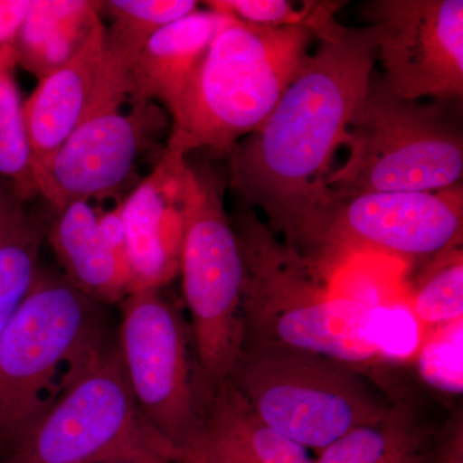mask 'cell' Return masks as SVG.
Returning a JSON list of instances; mask_svg holds the SVG:
<instances>
[{
    "instance_id": "cell-1",
    "label": "cell",
    "mask_w": 463,
    "mask_h": 463,
    "mask_svg": "<svg viewBox=\"0 0 463 463\" xmlns=\"http://www.w3.org/2000/svg\"><path fill=\"white\" fill-rule=\"evenodd\" d=\"M315 33L318 50L304 58L257 132L228 154L232 190L263 210L268 227L307 260L331 205L325 183L332 158L367 93L377 56L373 25L346 27L328 16Z\"/></svg>"
},
{
    "instance_id": "cell-2",
    "label": "cell",
    "mask_w": 463,
    "mask_h": 463,
    "mask_svg": "<svg viewBox=\"0 0 463 463\" xmlns=\"http://www.w3.org/2000/svg\"><path fill=\"white\" fill-rule=\"evenodd\" d=\"M233 228L243 263V346L310 353L365 374L383 365L373 306L334 294L327 279L254 213H239Z\"/></svg>"
},
{
    "instance_id": "cell-3",
    "label": "cell",
    "mask_w": 463,
    "mask_h": 463,
    "mask_svg": "<svg viewBox=\"0 0 463 463\" xmlns=\"http://www.w3.org/2000/svg\"><path fill=\"white\" fill-rule=\"evenodd\" d=\"M313 32L228 16L173 109L166 149L228 155L257 132L297 76Z\"/></svg>"
},
{
    "instance_id": "cell-4",
    "label": "cell",
    "mask_w": 463,
    "mask_h": 463,
    "mask_svg": "<svg viewBox=\"0 0 463 463\" xmlns=\"http://www.w3.org/2000/svg\"><path fill=\"white\" fill-rule=\"evenodd\" d=\"M99 306L65 277L39 270L29 295L0 332V458L108 337Z\"/></svg>"
},
{
    "instance_id": "cell-5",
    "label": "cell",
    "mask_w": 463,
    "mask_h": 463,
    "mask_svg": "<svg viewBox=\"0 0 463 463\" xmlns=\"http://www.w3.org/2000/svg\"><path fill=\"white\" fill-rule=\"evenodd\" d=\"M345 165L331 172V203L383 192H438L461 183V133L441 109L402 99L385 79L371 76L346 128Z\"/></svg>"
},
{
    "instance_id": "cell-6",
    "label": "cell",
    "mask_w": 463,
    "mask_h": 463,
    "mask_svg": "<svg viewBox=\"0 0 463 463\" xmlns=\"http://www.w3.org/2000/svg\"><path fill=\"white\" fill-rule=\"evenodd\" d=\"M228 380L270 429L317 452L392 408L368 374L298 350L243 346Z\"/></svg>"
},
{
    "instance_id": "cell-7",
    "label": "cell",
    "mask_w": 463,
    "mask_h": 463,
    "mask_svg": "<svg viewBox=\"0 0 463 463\" xmlns=\"http://www.w3.org/2000/svg\"><path fill=\"white\" fill-rule=\"evenodd\" d=\"M173 449L137 403L118 343L106 337L0 463H170Z\"/></svg>"
},
{
    "instance_id": "cell-8",
    "label": "cell",
    "mask_w": 463,
    "mask_h": 463,
    "mask_svg": "<svg viewBox=\"0 0 463 463\" xmlns=\"http://www.w3.org/2000/svg\"><path fill=\"white\" fill-rule=\"evenodd\" d=\"M183 294L192 317L197 371L228 379L243 346L242 255L214 174L185 164L182 188Z\"/></svg>"
},
{
    "instance_id": "cell-9",
    "label": "cell",
    "mask_w": 463,
    "mask_h": 463,
    "mask_svg": "<svg viewBox=\"0 0 463 463\" xmlns=\"http://www.w3.org/2000/svg\"><path fill=\"white\" fill-rule=\"evenodd\" d=\"M462 227L461 183L438 192L359 194L332 203L323 213L316 265L328 279L355 250L435 258L461 245Z\"/></svg>"
},
{
    "instance_id": "cell-10",
    "label": "cell",
    "mask_w": 463,
    "mask_h": 463,
    "mask_svg": "<svg viewBox=\"0 0 463 463\" xmlns=\"http://www.w3.org/2000/svg\"><path fill=\"white\" fill-rule=\"evenodd\" d=\"M118 343L134 398L156 430L179 446L194 420V371L187 332L160 289L130 292L121 301Z\"/></svg>"
},
{
    "instance_id": "cell-11",
    "label": "cell",
    "mask_w": 463,
    "mask_h": 463,
    "mask_svg": "<svg viewBox=\"0 0 463 463\" xmlns=\"http://www.w3.org/2000/svg\"><path fill=\"white\" fill-rule=\"evenodd\" d=\"M365 14L390 90L411 100L462 96V0H377Z\"/></svg>"
},
{
    "instance_id": "cell-12",
    "label": "cell",
    "mask_w": 463,
    "mask_h": 463,
    "mask_svg": "<svg viewBox=\"0 0 463 463\" xmlns=\"http://www.w3.org/2000/svg\"><path fill=\"white\" fill-rule=\"evenodd\" d=\"M129 112L85 118L44 165L33 172L36 192L56 210L74 201L114 196L137 161L160 138L169 118L157 103H132Z\"/></svg>"
},
{
    "instance_id": "cell-13",
    "label": "cell",
    "mask_w": 463,
    "mask_h": 463,
    "mask_svg": "<svg viewBox=\"0 0 463 463\" xmlns=\"http://www.w3.org/2000/svg\"><path fill=\"white\" fill-rule=\"evenodd\" d=\"M170 463H315L306 448L270 429L230 380L194 371V420Z\"/></svg>"
},
{
    "instance_id": "cell-14",
    "label": "cell",
    "mask_w": 463,
    "mask_h": 463,
    "mask_svg": "<svg viewBox=\"0 0 463 463\" xmlns=\"http://www.w3.org/2000/svg\"><path fill=\"white\" fill-rule=\"evenodd\" d=\"M188 156L165 149L120 206L130 292L161 289L179 273L183 172Z\"/></svg>"
},
{
    "instance_id": "cell-15",
    "label": "cell",
    "mask_w": 463,
    "mask_h": 463,
    "mask_svg": "<svg viewBox=\"0 0 463 463\" xmlns=\"http://www.w3.org/2000/svg\"><path fill=\"white\" fill-rule=\"evenodd\" d=\"M102 21L74 56L39 80L24 103V118L33 172L44 165L84 120L102 60Z\"/></svg>"
},
{
    "instance_id": "cell-16",
    "label": "cell",
    "mask_w": 463,
    "mask_h": 463,
    "mask_svg": "<svg viewBox=\"0 0 463 463\" xmlns=\"http://www.w3.org/2000/svg\"><path fill=\"white\" fill-rule=\"evenodd\" d=\"M227 20L228 14L214 9H197L157 30L130 71L128 99L132 103L158 102L172 114Z\"/></svg>"
},
{
    "instance_id": "cell-17",
    "label": "cell",
    "mask_w": 463,
    "mask_h": 463,
    "mask_svg": "<svg viewBox=\"0 0 463 463\" xmlns=\"http://www.w3.org/2000/svg\"><path fill=\"white\" fill-rule=\"evenodd\" d=\"M47 240L63 268V277L99 304L121 303L130 294L123 255L106 240L99 214L90 201H74L54 212Z\"/></svg>"
},
{
    "instance_id": "cell-18",
    "label": "cell",
    "mask_w": 463,
    "mask_h": 463,
    "mask_svg": "<svg viewBox=\"0 0 463 463\" xmlns=\"http://www.w3.org/2000/svg\"><path fill=\"white\" fill-rule=\"evenodd\" d=\"M100 2L32 0L16 42L17 65L39 80L65 65L100 23Z\"/></svg>"
},
{
    "instance_id": "cell-19",
    "label": "cell",
    "mask_w": 463,
    "mask_h": 463,
    "mask_svg": "<svg viewBox=\"0 0 463 463\" xmlns=\"http://www.w3.org/2000/svg\"><path fill=\"white\" fill-rule=\"evenodd\" d=\"M11 182L0 178V332L24 303L38 277L48 224L26 205Z\"/></svg>"
},
{
    "instance_id": "cell-20",
    "label": "cell",
    "mask_w": 463,
    "mask_h": 463,
    "mask_svg": "<svg viewBox=\"0 0 463 463\" xmlns=\"http://www.w3.org/2000/svg\"><path fill=\"white\" fill-rule=\"evenodd\" d=\"M194 0H109L99 9L109 18L103 36L100 76L129 93V76L146 43L161 27L197 11Z\"/></svg>"
},
{
    "instance_id": "cell-21",
    "label": "cell",
    "mask_w": 463,
    "mask_h": 463,
    "mask_svg": "<svg viewBox=\"0 0 463 463\" xmlns=\"http://www.w3.org/2000/svg\"><path fill=\"white\" fill-rule=\"evenodd\" d=\"M429 438L412 402L397 395L385 419L347 432L318 452L315 463H422Z\"/></svg>"
},
{
    "instance_id": "cell-22",
    "label": "cell",
    "mask_w": 463,
    "mask_h": 463,
    "mask_svg": "<svg viewBox=\"0 0 463 463\" xmlns=\"http://www.w3.org/2000/svg\"><path fill=\"white\" fill-rule=\"evenodd\" d=\"M16 51L0 53V178L11 182L27 201L38 194L27 139L24 102L14 80Z\"/></svg>"
},
{
    "instance_id": "cell-23",
    "label": "cell",
    "mask_w": 463,
    "mask_h": 463,
    "mask_svg": "<svg viewBox=\"0 0 463 463\" xmlns=\"http://www.w3.org/2000/svg\"><path fill=\"white\" fill-rule=\"evenodd\" d=\"M411 307L426 332L463 319L461 245L434 258L411 298Z\"/></svg>"
},
{
    "instance_id": "cell-24",
    "label": "cell",
    "mask_w": 463,
    "mask_h": 463,
    "mask_svg": "<svg viewBox=\"0 0 463 463\" xmlns=\"http://www.w3.org/2000/svg\"><path fill=\"white\" fill-rule=\"evenodd\" d=\"M463 319L426 332L414 356L417 374L429 388L461 397L463 392Z\"/></svg>"
},
{
    "instance_id": "cell-25",
    "label": "cell",
    "mask_w": 463,
    "mask_h": 463,
    "mask_svg": "<svg viewBox=\"0 0 463 463\" xmlns=\"http://www.w3.org/2000/svg\"><path fill=\"white\" fill-rule=\"evenodd\" d=\"M373 335L383 364L413 362L426 330L410 303L373 306Z\"/></svg>"
},
{
    "instance_id": "cell-26",
    "label": "cell",
    "mask_w": 463,
    "mask_h": 463,
    "mask_svg": "<svg viewBox=\"0 0 463 463\" xmlns=\"http://www.w3.org/2000/svg\"><path fill=\"white\" fill-rule=\"evenodd\" d=\"M207 5L214 11L254 25H307L312 30L325 14L337 8L336 3H306L298 9L286 0H218Z\"/></svg>"
},
{
    "instance_id": "cell-27",
    "label": "cell",
    "mask_w": 463,
    "mask_h": 463,
    "mask_svg": "<svg viewBox=\"0 0 463 463\" xmlns=\"http://www.w3.org/2000/svg\"><path fill=\"white\" fill-rule=\"evenodd\" d=\"M32 0H0V53L14 50Z\"/></svg>"
},
{
    "instance_id": "cell-28",
    "label": "cell",
    "mask_w": 463,
    "mask_h": 463,
    "mask_svg": "<svg viewBox=\"0 0 463 463\" xmlns=\"http://www.w3.org/2000/svg\"><path fill=\"white\" fill-rule=\"evenodd\" d=\"M438 447V455L432 463H463L462 414L455 417L448 425Z\"/></svg>"
},
{
    "instance_id": "cell-29",
    "label": "cell",
    "mask_w": 463,
    "mask_h": 463,
    "mask_svg": "<svg viewBox=\"0 0 463 463\" xmlns=\"http://www.w3.org/2000/svg\"><path fill=\"white\" fill-rule=\"evenodd\" d=\"M109 463H163L157 461H148V459H121V461H114Z\"/></svg>"
}]
</instances>
